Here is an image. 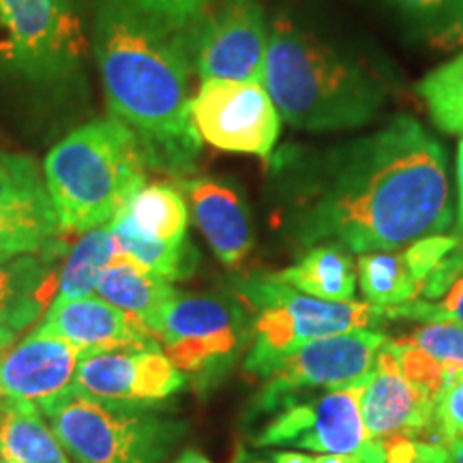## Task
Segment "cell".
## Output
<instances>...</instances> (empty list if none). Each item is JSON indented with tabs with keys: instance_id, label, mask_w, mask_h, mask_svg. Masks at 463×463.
I'll use <instances>...</instances> for the list:
<instances>
[{
	"instance_id": "40",
	"label": "cell",
	"mask_w": 463,
	"mask_h": 463,
	"mask_svg": "<svg viewBox=\"0 0 463 463\" xmlns=\"http://www.w3.org/2000/svg\"><path fill=\"white\" fill-rule=\"evenodd\" d=\"M174 463H213V461L206 459V457L202 455V453H198V450L189 449V450H184V453L178 457V459L174 461Z\"/></svg>"
},
{
	"instance_id": "3",
	"label": "cell",
	"mask_w": 463,
	"mask_h": 463,
	"mask_svg": "<svg viewBox=\"0 0 463 463\" xmlns=\"http://www.w3.org/2000/svg\"><path fill=\"white\" fill-rule=\"evenodd\" d=\"M262 84L281 118L305 131L356 129L386 103L373 69L286 17L270 31Z\"/></svg>"
},
{
	"instance_id": "17",
	"label": "cell",
	"mask_w": 463,
	"mask_h": 463,
	"mask_svg": "<svg viewBox=\"0 0 463 463\" xmlns=\"http://www.w3.org/2000/svg\"><path fill=\"white\" fill-rule=\"evenodd\" d=\"M84 352L67 341L28 335L0 354V399L39 403L69 389Z\"/></svg>"
},
{
	"instance_id": "41",
	"label": "cell",
	"mask_w": 463,
	"mask_h": 463,
	"mask_svg": "<svg viewBox=\"0 0 463 463\" xmlns=\"http://www.w3.org/2000/svg\"><path fill=\"white\" fill-rule=\"evenodd\" d=\"M14 337H9V335H5V333H0V354H3L5 350H9L11 347V344H14Z\"/></svg>"
},
{
	"instance_id": "16",
	"label": "cell",
	"mask_w": 463,
	"mask_h": 463,
	"mask_svg": "<svg viewBox=\"0 0 463 463\" xmlns=\"http://www.w3.org/2000/svg\"><path fill=\"white\" fill-rule=\"evenodd\" d=\"M178 187L215 256L230 269L245 262L256 242V232L241 189L215 176L181 178Z\"/></svg>"
},
{
	"instance_id": "5",
	"label": "cell",
	"mask_w": 463,
	"mask_h": 463,
	"mask_svg": "<svg viewBox=\"0 0 463 463\" xmlns=\"http://www.w3.org/2000/svg\"><path fill=\"white\" fill-rule=\"evenodd\" d=\"M43 181L62 234H84L114 219L146 184V164L123 123L90 120L50 148Z\"/></svg>"
},
{
	"instance_id": "8",
	"label": "cell",
	"mask_w": 463,
	"mask_h": 463,
	"mask_svg": "<svg viewBox=\"0 0 463 463\" xmlns=\"http://www.w3.org/2000/svg\"><path fill=\"white\" fill-rule=\"evenodd\" d=\"M251 333V311L236 292H176L153 326L161 350L202 397L245 358Z\"/></svg>"
},
{
	"instance_id": "33",
	"label": "cell",
	"mask_w": 463,
	"mask_h": 463,
	"mask_svg": "<svg viewBox=\"0 0 463 463\" xmlns=\"http://www.w3.org/2000/svg\"><path fill=\"white\" fill-rule=\"evenodd\" d=\"M463 236L457 234H433V236H425V239H419L414 242H410L408 249L402 253L405 269L408 273L412 275V279L416 283V288H420L422 283L427 281L433 270L438 269L439 262L449 256L453 249L459 245V241Z\"/></svg>"
},
{
	"instance_id": "38",
	"label": "cell",
	"mask_w": 463,
	"mask_h": 463,
	"mask_svg": "<svg viewBox=\"0 0 463 463\" xmlns=\"http://www.w3.org/2000/svg\"><path fill=\"white\" fill-rule=\"evenodd\" d=\"M275 463H314L316 457L305 453H292V450H283V453L273 455Z\"/></svg>"
},
{
	"instance_id": "22",
	"label": "cell",
	"mask_w": 463,
	"mask_h": 463,
	"mask_svg": "<svg viewBox=\"0 0 463 463\" xmlns=\"http://www.w3.org/2000/svg\"><path fill=\"white\" fill-rule=\"evenodd\" d=\"M277 275L298 292L322 300L344 303L356 297V266L352 253L333 242L309 247L297 264Z\"/></svg>"
},
{
	"instance_id": "35",
	"label": "cell",
	"mask_w": 463,
	"mask_h": 463,
	"mask_svg": "<svg viewBox=\"0 0 463 463\" xmlns=\"http://www.w3.org/2000/svg\"><path fill=\"white\" fill-rule=\"evenodd\" d=\"M384 463H449L447 449L414 438L386 439Z\"/></svg>"
},
{
	"instance_id": "23",
	"label": "cell",
	"mask_w": 463,
	"mask_h": 463,
	"mask_svg": "<svg viewBox=\"0 0 463 463\" xmlns=\"http://www.w3.org/2000/svg\"><path fill=\"white\" fill-rule=\"evenodd\" d=\"M112 239L116 256H123L137 266H142L148 273L161 277L165 281H183L194 275L200 264V253L189 239L183 245H170L144 236L136 228L133 219L125 208L116 213L112 222Z\"/></svg>"
},
{
	"instance_id": "32",
	"label": "cell",
	"mask_w": 463,
	"mask_h": 463,
	"mask_svg": "<svg viewBox=\"0 0 463 463\" xmlns=\"http://www.w3.org/2000/svg\"><path fill=\"white\" fill-rule=\"evenodd\" d=\"M389 320L408 322H453L463 324V275L436 300H410L402 307L386 309Z\"/></svg>"
},
{
	"instance_id": "11",
	"label": "cell",
	"mask_w": 463,
	"mask_h": 463,
	"mask_svg": "<svg viewBox=\"0 0 463 463\" xmlns=\"http://www.w3.org/2000/svg\"><path fill=\"white\" fill-rule=\"evenodd\" d=\"M363 380L283 405L256 433L258 447H297L320 455H344L372 439L361 414Z\"/></svg>"
},
{
	"instance_id": "25",
	"label": "cell",
	"mask_w": 463,
	"mask_h": 463,
	"mask_svg": "<svg viewBox=\"0 0 463 463\" xmlns=\"http://www.w3.org/2000/svg\"><path fill=\"white\" fill-rule=\"evenodd\" d=\"M116 256L109 223L84 232L67 253V262L58 277V298L92 297L99 277Z\"/></svg>"
},
{
	"instance_id": "13",
	"label": "cell",
	"mask_w": 463,
	"mask_h": 463,
	"mask_svg": "<svg viewBox=\"0 0 463 463\" xmlns=\"http://www.w3.org/2000/svg\"><path fill=\"white\" fill-rule=\"evenodd\" d=\"M183 373L159 344L125 345L86 354L75 369L71 389L116 403L157 405L184 389Z\"/></svg>"
},
{
	"instance_id": "1",
	"label": "cell",
	"mask_w": 463,
	"mask_h": 463,
	"mask_svg": "<svg viewBox=\"0 0 463 463\" xmlns=\"http://www.w3.org/2000/svg\"><path fill=\"white\" fill-rule=\"evenodd\" d=\"M447 150L412 116L294 167L288 230L363 256L444 234L453 223Z\"/></svg>"
},
{
	"instance_id": "14",
	"label": "cell",
	"mask_w": 463,
	"mask_h": 463,
	"mask_svg": "<svg viewBox=\"0 0 463 463\" xmlns=\"http://www.w3.org/2000/svg\"><path fill=\"white\" fill-rule=\"evenodd\" d=\"M431 410L433 399L405 378L391 352L382 345L361 389V414L369 436L420 439Z\"/></svg>"
},
{
	"instance_id": "2",
	"label": "cell",
	"mask_w": 463,
	"mask_h": 463,
	"mask_svg": "<svg viewBox=\"0 0 463 463\" xmlns=\"http://www.w3.org/2000/svg\"><path fill=\"white\" fill-rule=\"evenodd\" d=\"M92 54L109 116L136 136L146 167L178 178L194 172L202 137L191 118L187 31L125 0H97Z\"/></svg>"
},
{
	"instance_id": "31",
	"label": "cell",
	"mask_w": 463,
	"mask_h": 463,
	"mask_svg": "<svg viewBox=\"0 0 463 463\" xmlns=\"http://www.w3.org/2000/svg\"><path fill=\"white\" fill-rule=\"evenodd\" d=\"M463 436V372L439 391L433 402L431 419L422 433V442L447 447L453 439Z\"/></svg>"
},
{
	"instance_id": "10",
	"label": "cell",
	"mask_w": 463,
	"mask_h": 463,
	"mask_svg": "<svg viewBox=\"0 0 463 463\" xmlns=\"http://www.w3.org/2000/svg\"><path fill=\"white\" fill-rule=\"evenodd\" d=\"M202 140L219 150L269 159L279 140L281 116L262 82L206 80L191 99Z\"/></svg>"
},
{
	"instance_id": "42",
	"label": "cell",
	"mask_w": 463,
	"mask_h": 463,
	"mask_svg": "<svg viewBox=\"0 0 463 463\" xmlns=\"http://www.w3.org/2000/svg\"><path fill=\"white\" fill-rule=\"evenodd\" d=\"M225 3H245V0H225Z\"/></svg>"
},
{
	"instance_id": "21",
	"label": "cell",
	"mask_w": 463,
	"mask_h": 463,
	"mask_svg": "<svg viewBox=\"0 0 463 463\" xmlns=\"http://www.w3.org/2000/svg\"><path fill=\"white\" fill-rule=\"evenodd\" d=\"M0 457L14 463H73L37 403L0 399Z\"/></svg>"
},
{
	"instance_id": "28",
	"label": "cell",
	"mask_w": 463,
	"mask_h": 463,
	"mask_svg": "<svg viewBox=\"0 0 463 463\" xmlns=\"http://www.w3.org/2000/svg\"><path fill=\"white\" fill-rule=\"evenodd\" d=\"M61 236L54 211H0V260L56 247L62 242Z\"/></svg>"
},
{
	"instance_id": "12",
	"label": "cell",
	"mask_w": 463,
	"mask_h": 463,
	"mask_svg": "<svg viewBox=\"0 0 463 463\" xmlns=\"http://www.w3.org/2000/svg\"><path fill=\"white\" fill-rule=\"evenodd\" d=\"M191 67L206 80L262 82L269 28L256 0L225 3L217 14H204L187 28Z\"/></svg>"
},
{
	"instance_id": "43",
	"label": "cell",
	"mask_w": 463,
	"mask_h": 463,
	"mask_svg": "<svg viewBox=\"0 0 463 463\" xmlns=\"http://www.w3.org/2000/svg\"><path fill=\"white\" fill-rule=\"evenodd\" d=\"M0 463H14V461H9V459H3V457H0Z\"/></svg>"
},
{
	"instance_id": "39",
	"label": "cell",
	"mask_w": 463,
	"mask_h": 463,
	"mask_svg": "<svg viewBox=\"0 0 463 463\" xmlns=\"http://www.w3.org/2000/svg\"><path fill=\"white\" fill-rule=\"evenodd\" d=\"M447 453H449V463H463V436L453 439V442L447 444Z\"/></svg>"
},
{
	"instance_id": "4",
	"label": "cell",
	"mask_w": 463,
	"mask_h": 463,
	"mask_svg": "<svg viewBox=\"0 0 463 463\" xmlns=\"http://www.w3.org/2000/svg\"><path fill=\"white\" fill-rule=\"evenodd\" d=\"M89 50L84 0H0V101L82 99Z\"/></svg>"
},
{
	"instance_id": "7",
	"label": "cell",
	"mask_w": 463,
	"mask_h": 463,
	"mask_svg": "<svg viewBox=\"0 0 463 463\" xmlns=\"http://www.w3.org/2000/svg\"><path fill=\"white\" fill-rule=\"evenodd\" d=\"M37 408L73 463H159L187 430L155 405L106 402L71 386Z\"/></svg>"
},
{
	"instance_id": "15",
	"label": "cell",
	"mask_w": 463,
	"mask_h": 463,
	"mask_svg": "<svg viewBox=\"0 0 463 463\" xmlns=\"http://www.w3.org/2000/svg\"><path fill=\"white\" fill-rule=\"evenodd\" d=\"M37 335L67 341L86 354L125 345H153L157 337L144 324L101 297L58 298L48 307Z\"/></svg>"
},
{
	"instance_id": "27",
	"label": "cell",
	"mask_w": 463,
	"mask_h": 463,
	"mask_svg": "<svg viewBox=\"0 0 463 463\" xmlns=\"http://www.w3.org/2000/svg\"><path fill=\"white\" fill-rule=\"evenodd\" d=\"M433 125L449 136H463V52L416 84Z\"/></svg>"
},
{
	"instance_id": "30",
	"label": "cell",
	"mask_w": 463,
	"mask_h": 463,
	"mask_svg": "<svg viewBox=\"0 0 463 463\" xmlns=\"http://www.w3.org/2000/svg\"><path fill=\"white\" fill-rule=\"evenodd\" d=\"M54 211L43 174L24 155L0 153V211Z\"/></svg>"
},
{
	"instance_id": "29",
	"label": "cell",
	"mask_w": 463,
	"mask_h": 463,
	"mask_svg": "<svg viewBox=\"0 0 463 463\" xmlns=\"http://www.w3.org/2000/svg\"><path fill=\"white\" fill-rule=\"evenodd\" d=\"M433 50L463 45V0H392Z\"/></svg>"
},
{
	"instance_id": "24",
	"label": "cell",
	"mask_w": 463,
	"mask_h": 463,
	"mask_svg": "<svg viewBox=\"0 0 463 463\" xmlns=\"http://www.w3.org/2000/svg\"><path fill=\"white\" fill-rule=\"evenodd\" d=\"M136 228L148 239L183 245L187 241L189 206L178 184L159 181L144 184L125 206Z\"/></svg>"
},
{
	"instance_id": "26",
	"label": "cell",
	"mask_w": 463,
	"mask_h": 463,
	"mask_svg": "<svg viewBox=\"0 0 463 463\" xmlns=\"http://www.w3.org/2000/svg\"><path fill=\"white\" fill-rule=\"evenodd\" d=\"M356 273L364 303L380 309H392L419 298V288L405 269L402 253H363L356 260Z\"/></svg>"
},
{
	"instance_id": "9",
	"label": "cell",
	"mask_w": 463,
	"mask_h": 463,
	"mask_svg": "<svg viewBox=\"0 0 463 463\" xmlns=\"http://www.w3.org/2000/svg\"><path fill=\"white\" fill-rule=\"evenodd\" d=\"M384 341V333L363 328L303 345L264 378L262 389L249 403L247 420H264L283 405L364 380Z\"/></svg>"
},
{
	"instance_id": "34",
	"label": "cell",
	"mask_w": 463,
	"mask_h": 463,
	"mask_svg": "<svg viewBox=\"0 0 463 463\" xmlns=\"http://www.w3.org/2000/svg\"><path fill=\"white\" fill-rule=\"evenodd\" d=\"M125 3L161 24L187 31L206 14L211 0H125Z\"/></svg>"
},
{
	"instance_id": "19",
	"label": "cell",
	"mask_w": 463,
	"mask_h": 463,
	"mask_svg": "<svg viewBox=\"0 0 463 463\" xmlns=\"http://www.w3.org/2000/svg\"><path fill=\"white\" fill-rule=\"evenodd\" d=\"M384 347L405 378L433 402L439 391L463 372V324L422 322L405 337H386Z\"/></svg>"
},
{
	"instance_id": "6",
	"label": "cell",
	"mask_w": 463,
	"mask_h": 463,
	"mask_svg": "<svg viewBox=\"0 0 463 463\" xmlns=\"http://www.w3.org/2000/svg\"><path fill=\"white\" fill-rule=\"evenodd\" d=\"M236 294L253 317L251 344L242 369L269 378L283 361L311 341L363 328L384 326L386 309L358 300H322L298 292L279 275H251L236 283Z\"/></svg>"
},
{
	"instance_id": "18",
	"label": "cell",
	"mask_w": 463,
	"mask_h": 463,
	"mask_svg": "<svg viewBox=\"0 0 463 463\" xmlns=\"http://www.w3.org/2000/svg\"><path fill=\"white\" fill-rule=\"evenodd\" d=\"M65 242L37 253L0 260V333L17 337L33 326L58 292V260Z\"/></svg>"
},
{
	"instance_id": "20",
	"label": "cell",
	"mask_w": 463,
	"mask_h": 463,
	"mask_svg": "<svg viewBox=\"0 0 463 463\" xmlns=\"http://www.w3.org/2000/svg\"><path fill=\"white\" fill-rule=\"evenodd\" d=\"M95 292L109 305L137 317L153 333V326L178 289L170 281L148 273L131 260L114 256L99 277Z\"/></svg>"
},
{
	"instance_id": "37",
	"label": "cell",
	"mask_w": 463,
	"mask_h": 463,
	"mask_svg": "<svg viewBox=\"0 0 463 463\" xmlns=\"http://www.w3.org/2000/svg\"><path fill=\"white\" fill-rule=\"evenodd\" d=\"M457 194H459V215H457V223H455V232L453 234L463 236V140L457 146Z\"/></svg>"
},
{
	"instance_id": "36",
	"label": "cell",
	"mask_w": 463,
	"mask_h": 463,
	"mask_svg": "<svg viewBox=\"0 0 463 463\" xmlns=\"http://www.w3.org/2000/svg\"><path fill=\"white\" fill-rule=\"evenodd\" d=\"M386 439H369L364 447L344 455H320L314 463H384L386 459Z\"/></svg>"
}]
</instances>
